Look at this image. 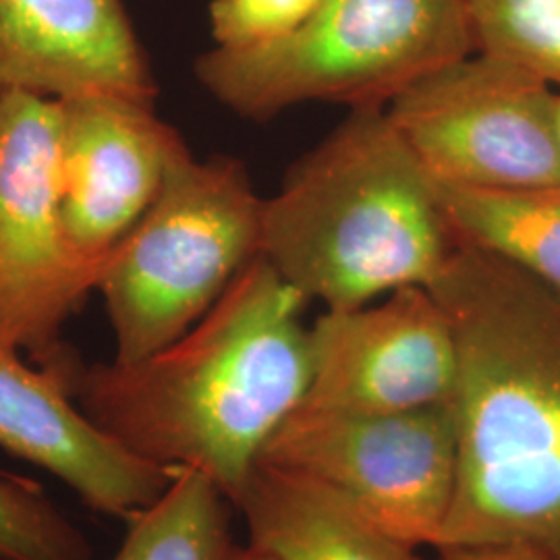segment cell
Returning <instances> with one entry per match:
<instances>
[{
	"label": "cell",
	"mask_w": 560,
	"mask_h": 560,
	"mask_svg": "<svg viewBox=\"0 0 560 560\" xmlns=\"http://www.w3.org/2000/svg\"><path fill=\"white\" fill-rule=\"evenodd\" d=\"M307 303L258 256L168 347L131 363H80L71 397L125 451L200 471L235 509L264 444L307 393Z\"/></svg>",
	"instance_id": "1"
},
{
	"label": "cell",
	"mask_w": 560,
	"mask_h": 560,
	"mask_svg": "<svg viewBox=\"0 0 560 560\" xmlns=\"http://www.w3.org/2000/svg\"><path fill=\"white\" fill-rule=\"evenodd\" d=\"M459 349L457 486L434 546H520L560 560V298L459 245L428 287Z\"/></svg>",
	"instance_id": "2"
},
{
	"label": "cell",
	"mask_w": 560,
	"mask_h": 560,
	"mask_svg": "<svg viewBox=\"0 0 560 560\" xmlns=\"http://www.w3.org/2000/svg\"><path fill=\"white\" fill-rule=\"evenodd\" d=\"M459 245L386 108H351L261 208V258L326 310L428 289Z\"/></svg>",
	"instance_id": "3"
},
{
	"label": "cell",
	"mask_w": 560,
	"mask_h": 560,
	"mask_svg": "<svg viewBox=\"0 0 560 560\" xmlns=\"http://www.w3.org/2000/svg\"><path fill=\"white\" fill-rule=\"evenodd\" d=\"M474 52L467 0H320L279 40L203 52L196 78L235 115L266 120L307 102L386 108Z\"/></svg>",
	"instance_id": "4"
},
{
	"label": "cell",
	"mask_w": 560,
	"mask_h": 560,
	"mask_svg": "<svg viewBox=\"0 0 560 560\" xmlns=\"http://www.w3.org/2000/svg\"><path fill=\"white\" fill-rule=\"evenodd\" d=\"M261 208L243 162L183 148L150 208L110 252L98 291L120 363L183 337L260 256Z\"/></svg>",
	"instance_id": "5"
},
{
	"label": "cell",
	"mask_w": 560,
	"mask_h": 560,
	"mask_svg": "<svg viewBox=\"0 0 560 560\" xmlns=\"http://www.w3.org/2000/svg\"><path fill=\"white\" fill-rule=\"evenodd\" d=\"M60 104L0 98V340L69 386L81 361L62 328L98 291L106 260L71 243L59 185Z\"/></svg>",
	"instance_id": "6"
},
{
	"label": "cell",
	"mask_w": 560,
	"mask_h": 560,
	"mask_svg": "<svg viewBox=\"0 0 560 560\" xmlns=\"http://www.w3.org/2000/svg\"><path fill=\"white\" fill-rule=\"evenodd\" d=\"M258 460L318 481L411 548H434L455 499L457 421L453 405L376 416L298 407Z\"/></svg>",
	"instance_id": "7"
},
{
	"label": "cell",
	"mask_w": 560,
	"mask_h": 560,
	"mask_svg": "<svg viewBox=\"0 0 560 560\" xmlns=\"http://www.w3.org/2000/svg\"><path fill=\"white\" fill-rule=\"evenodd\" d=\"M557 94L483 52L448 62L386 106L430 179L476 189L560 185Z\"/></svg>",
	"instance_id": "8"
},
{
	"label": "cell",
	"mask_w": 560,
	"mask_h": 560,
	"mask_svg": "<svg viewBox=\"0 0 560 560\" xmlns=\"http://www.w3.org/2000/svg\"><path fill=\"white\" fill-rule=\"evenodd\" d=\"M312 374L300 407L332 413H405L451 405L459 349L451 320L425 287L378 305L326 310L310 326Z\"/></svg>",
	"instance_id": "9"
},
{
	"label": "cell",
	"mask_w": 560,
	"mask_h": 560,
	"mask_svg": "<svg viewBox=\"0 0 560 560\" xmlns=\"http://www.w3.org/2000/svg\"><path fill=\"white\" fill-rule=\"evenodd\" d=\"M60 104L62 221L81 254L106 260L156 198L187 143L154 102L83 94Z\"/></svg>",
	"instance_id": "10"
},
{
	"label": "cell",
	"mask_w": 560,
	"mask_h": 560,
	"mask_svg": "<svg viewBox=\"0 0 560 560\" xmlns=\"http://www.w3.org/2000/svg\"><path fill=\"white\" fill-rule=\"evenodd\" d=\"M0 340V446L65 481L92 511L131 521L177 471L140 459L98 430L57 374Z\"/></svg>",
	"instance_id": "11"
},
{
	"label": "cell",
	"mask_w": 560,
	"mask_h": 560,
	"mask_svg": "<svg viewBox=\"0 0 560 560\" xmlns=\"http://www.w3.org/2000/svg\"><path fill=\"white\" fill-rule=\"evenodd\" d=\"M15 92L154 102L159 85L122 0H0V98Z\"/></svg>",
	"instance_id": "12"
},
{
	"label": "cell",
	"mask_w": 560,
	"mask_h": 560,
	"mask_svg": "<svg viewBox=\"0 0 560 560\" xmlns=\"http://www.w3.org/2000/svg\"><path fill=\"white\" fill-rule=\"evenodd\" d=\"M235 509L249 541L279 560H421L318 481L261 460Z\"/></svg>",
	"instance_id": "13"
},
{
	"label": "cell",
	"mask_w": 560,
	"mask_h": 560,
	"mask_svg": "<svg viewBox=\"0 0 560 560\" xmlns=\"http://www.w3.org/2000/svg\"><path fill=\"white\" fill-rule=\"evenodd\" d=\"M460 245L488 252L540 280L560 298V185L476 189L436 183Z\"/></svg>",
	"instance_id": "14"
},
{
	"label": "cell",
	"mask_w": 560,
	"mask_h": 560,
	"mask_svg": "<svg viewBox=\"0 0 560 560\" xmlns=\"http://www.w3.org/2000/svg\"><path fill=\"white\" fill-rule=\"evenodd\" d=\"M231 502L196 469H179L156 501L129 521L113 560H229Z\"/></svg>",
	"instance_id": "15"
},
{
	"label": "cell",
	"mask_w": 560,
	"mask_h": 560,
	"mask_svg": "<svg viewBox=\"0 0 560 560\" xmlns=\"http://www.w3.org/2000/svg\"><path fill=\"white\" fill-rule=\"evenodd\" d=\"M476 52L520 65L560 90V0H467Z\"/></svg>",
	"instance_id": "16"
},
{
	"label": "cell",
	"mask_w": 560,
	"mask_h": 560,
	"mask_svg": "<svg viewBox=\"0 0 560 560\" xmlns=\"http://www.w3.org/2000/svg\"><path fill=\"white\" fill-rule=\"evenodd\" d=\"M0 560H92V544L38 481L0 474Z\"/></svg>",
	"instance_id": "17"
},
{
	"label": "cell",
	"mask_w": 560,
	"mask_h": 560,
	"mask_svg": "<svg viewBox=\"0 0 560 560\" xmlns=\"http://www.w3.org/2000/svg\"><path fill=\"white\" fill-rule=\"evenodd\" d=\"M320 0H212L210 32L219 48H249L300 27Z\"/></svg>",
	"instance_id": "18"
},
{
	"label": "cell",
	"mask_w": 560,
	"mask_h": 560,
	"mask_svg": "<svg viewBox=\"0 0 560 560\" xmlns=\"http://www.w3.org/2000/svg\"><path fill=\"white\" fill-rule=\"evenodd\" d=\"M434 552H436V559L432 560H544L520 546H497V544L442 546Z\"/></svg>",
	"instance_id": "19"
},
{
	"label": "cell",
	"mask_w": 560,
	"mask_h": 560,
	"mask_svg": "<svg viewBox=\"0 0 560 560\" xmlns=\"http://www.w3.org/2000/svg\"><path fill=\"white\" fill-rule=\"evenodd\" d=\"M229 560H279L275 555H270L268 550H264L258 544L247 541L245 546H235L233 555Z\"/></svg>",
	"instance_id": "20"
},
{
	"label": "cell",
	"mask_w": 560,
	"mask_h": 560,
	"mask_svg": "<svg viewBox=\"0 0 560 560\" xmlns=\"http://www.w3.org/2000/svg\"><path fill=\"white\" fill-rule=\"evenodd\" d=\"M557 127H559V138H560V92L557 94Z\"/></svg>",
	"instance_id": "21"
}]
</instances>
